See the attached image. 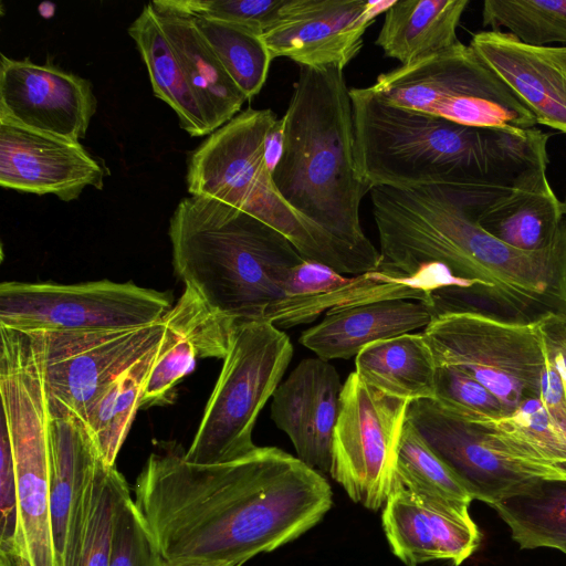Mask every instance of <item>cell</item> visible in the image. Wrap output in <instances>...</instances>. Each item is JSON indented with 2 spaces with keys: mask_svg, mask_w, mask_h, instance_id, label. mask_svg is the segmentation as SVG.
<instances>
[{
  "mask_svg": "<svg viewBox=\"0 0 566 566\" xmlns=\"http://www.w3.org/2000/svg\"><path fill=\"white\" fill-rule=\"evenodd\" d=\"M184 453L161 446L135 486V505L166 560L241 566L296 539L332 507L325 476L279 448L208 465Z\"/></svg>",
  "mask_w": 566,
  "mask_h": 566,
  "instance_id": "6da1fadb",
  "label": "cell"
},
{
  "mask_svg": "<svg viewBox=\"0 0 566 566\" xmlns=\"http://www.w3.org/2000/svg\"><path fill=\"white\" fill-rule=\"evenodd\" d=\"M510 185L373 187L377 270L410 275L426 264L443 265L455 286L433 295L437 315L469 312L521 324L566 315V219L556 240L539 251L512 248L476 222L479 209Z\"/></svg>",
  "mask_w": 566,
  "mask_h": 566,
  "instance_id": "7a4b0ae2",
  "label": "cell"
},
{
  "mask_svg": "<svg viewBox=\"0 0 566 566\" xmlns=\"http://www.w3.org/2000/svg\"><path fill=\"white\" fill-rule=\"evenodd\" d=\"M349 95L357 165L371 188L512 182L548 159V135L535 127L462 125L386 104L368 87L349 88Z\"/></svg>",
  "mask_w": 566,
  "mask_h": 566,
  "instance_id": "3957f363",
  "label": "cell"
},
{
  "mask_svg": "<svg viewBox=\"0 0 566 566\" xmlns=\"http://www.w3.org/2000/svg\"><path fill=\"white\" fill-rule=\"evenodd\" d=\"M281 118L283 146L272 171L276 188L301 216L378 268L380 253L360 223V203L371 187L357 165L343 69L300 66Z\"/></svg>",
  "mask_w": 566,
  "mask_h": 566,
  "instance_id": "277c9868",
  "label": "cell"
},
{
  "mask_svg": "<svg viewBox=\"0 0 566 566\" xmlns=\"http://www.w3.org/2000/svg\"><path fill=\"white\" fill-rule=\"evenodd\" d=\"M168 234L172 266L185 286L237 323L263 321L266 307L285 296L289 271L304 261L274 228L208 197L181 199Z\"/></svg>",
  "mask_w": 566,
  "mask_h": 566,
  "instance_id": "5b68a950",
  "label": "cell"
},
{
  "mask_svg": "<svg viewBox=\"0 0 566 566\" xmlns=\"http://www.w3.org/2000/svg\"><path fill=\"white\" fill-rule=\"evenodd\" d=\"M276 114L247 108L211 133L189 157L187 187L240 209L285 235L304 260L340 274L377 268L354 249L301 216L276 188L265 159V139Z\"/></svg>",
  "mask_w": 566,
  "mask_h": 566,
  "instance_id": "8992f818",
  "label": "cell"
},
{
  "mask_svg": "<svg viewBox=\"0 0 566 566\" xmlns=\"http://www.w3.org/2000/svg\"><path fill=\"white\" fill-rule=\"evenodd\" d=\"M1 423L14 455L22 566H55L50 521V415L39 343L1 335Z\"/></svg>",
  "mask_w": 566,
  "mask_h": 566,
  "instance_id": "52a82bcc",
  "label": "cell"
},
{
  "mask_svg": "<svg viewBox=\"0 0 566 566\" xmlns=\"http://www.w3.org/2000/svg\"><path fill=\"white\" fill-rule=\"evenodd\" d=\"M293 357L290 337L266 321L237 323L222 369L193 440L184 453L195 464H219L258 448V416L281 384Z\"/></svg>",
  "mask_w": 566,
  "mask_h": 566,
  "instance_id": "ba28073f",
  "label": "cell"
},
{
  "mask_svg": "<svg viewBox=\"0 0 566 566\" xmlns=\"http://www.w3.org/2000/svg\"><path fill=\"white\" fill-rule=\"evenodd\" d=\"M386 104L475 127L533 128V114L470 45L381 73L368 86Z\"/></svg>",
  "mask_w": 566,
  "mask_h": 566,
  "instance_id": "9c48e42d",
  "label": "cell"
},
{
  "mask_svg": "<svg viewBox=\"0 0 566 566\" xmlns=\"http://www.w3.org/2000/svg\"><path fill=\"white\" fill-rule=\"evenodd\" d=\"M437 367H457L494 395L509 415L539 398L547 364L537 323L500 321L476 313L437 315L422 332Z\"/></svg>",
  "mask_w": 566,
  "mask_h": 566,
  "instance_id": "30bf717a",
  "label": "cell"
},
{
  "mask_svg": "<svg viewBox=\"0 0 566 566\" xmlns=\"http://www.w3.org/2000/svg\"><path fill=\"white\" fill-rule=\"evenodd\" d=\"M171 306L167 292L130 281L0 284V326L28 333L139 327L159 322Z\"/></svg>",
  "mask_w": 566,
  "mask_h": 566,
  "instance_id": "8fae6325",
  "label": "cell"
},
{
  "mask_svg": "<svg viewBox=\"0 0 566 566\" xmlns=\"http://www.w3.org/2000/svg\"><path fill=\"white\" fill-rule=\"evenodd\" d=\"M409 403L366 385L355 371L343 384L329 475L369 510L384 506L391 492Z\"/></svg>",
  "mask_w": 566,
  "mask_h": 566,
  "instance_id": "7c38bea8",
  "label": "cell"
},
{
  "mask_svg": "<svg viewBox=\"0 0 566 566\" xmlns=\"http://www.w3.org/2000/svg\"><path fill=\"white\" fill-rule=\"evenodd\" d=\"M165 333L164 318L123 329L34 333L48 400L83 421L104 389L156 347Z\"/></svg>",
  "mask_w": 566,
  "mask_h": 566,
  "instance_id": "4fadbf2b",
  "label": "cell"
},
{
  "mask_svg": "<svg viewBox=\"0 0 566 566\" xmlns=\"http://www.w3.org/2000/svg\"><path fill=\"white\" fill-rule=\"evenodd\" d=\"M407 420L455 474L472 500L494 506L531 492L547 480L496 449L474 418L451 411L434 399L411 401Z\"/></svg>",
  "mask_w": 566,
  "mask_h": 566,
  "instance_id": "5bb4252c",
  "label": "cell"
},
{
  "mask_svg": "<svg viewBox=\"0 0 566 566\" xmlns=\"http://www.w3.org/2000/svg\"><path fill=\"white\" fill-rule=\"evenodd\" d=\"M392 2L284 0L262 38L273 60L344 69L359 53L366 30Z\"/></svg>",
  "mask_w": 566,
  "mask_h": 566,
  "instance_id": "9a60e30c",
  "label": "cell"
},
{
  "mask_svg": "<svg viewBox=\"0 0 566 566\" xmlns=\"http://www.w3.org/2000/svg\"><path fill=\"white\" fill-rule=\"evenodd\" d=\"M90 81L29 59H0V120L72 142L85 137L96 112Z\"/></svg>",
  "mask_w": 566,
  "mask_h": 566,
  "instance_id": "2e32d148",
  "label": "cell"
},
{
  "mask_svg": "<svg viewBox=\"0 0 566 566\" xmlns=\"http://www.w3.org/2000/svg\"><path fill=\"white\" fill-rule=\"evenodd\" d=\"M50 521L55 566H76L85 532L90 486L101 457L84 422L49 401Z\"/></svg>",
  "mask_w": 566,
  "mask_h": 566,
  "instance_id": "e0dca14e",
  "label": "cell"
},
{
  "mask_svg": "<svg viewBox=\"0 0 566 566\" xmlns=\"http://www.w3.org/2000/svg\"><path fill=\"white\" fill-rule=\"evenodd\" d=\"M104 167L82 146L0 120V186L72 201L91 186L102 189Z\"/></svg>",
  "mask_w": 566,
  "mask_h": 566,
  "instance_id": "ac0fdd59",
  "label": "cell"
},
{
  "mask_svg": "<svg viewBox=\"0 0 566 566\" xmlns=\"http://www.w3.org/2000/svg\"><path fill=\"white\" fill-rule=\"evenodd\" d=\"M469 506L465 502L392 491L381 514L391 552L407 566L440 559L460 566L481 543Z\"/></svg>",
  "mask_w": 566,
  "mask_h": 566,
  "instance_id": "d6986e66",
  "label": "cell"
},
{
  "mask_svg": "<svg viewBox=\"0 0 566 566\" xmlns=\"http://www.w3.org/2000/svg\"><path fill=\"white\" fill-rule=\"evenodd\" d=\"M342 389L336 368L316 356L301 360L272 396L271 419L297 458L322 474L331 473Z\"/></svg>",
  "mask_w": 566,
  "mask_h": 566,
  "instance_id": "ffe728a7",
  "label": "cell"
},
{
  "mask_svg": "<svg viewBox=\"0 0 566 566\" xmlns=\"http://www.w3.org/2000/svg\"><path fill=\"white\" fill-rule=\"evenodd\" d=\"M469 45L537 124L566 135V45L534 46L501 30L476 32Z\"/></svg>",
  "mask_w": 566,
  "mask_h": 566,
  "instance_id": "44dd1931",
  "label": "cell"
},
{
  "mask_svg": "<svg viewBox=\"0 0 566 566\" xmlns=\"http://www.w3.org/2000/svg\"><path fill=\"white\" fill-rule=\"evenodd\" d=\"M166 333L147 381L142 408L171 402L176 385L198 358L223 359L237 323L211 310L190 287L164 316Z\"/></svg>",
  "mask_w": 566,
  "mask_h": 566,
  "instance_id": "7402d4cb",
  "label": "cell"
},
{
  "mask_svg": "<svg viewBox=\"0 0 566 566\" xmlns=\"http://www.w3.org/2000/svg\"><path fill=\"white\" fill-rule=\"evenodd\" d=\"M548 159L518 172L509 188L489 199L478 211V224L507 245L539 251L558 237L564 214L547 179Z\"/></svg>",
  "mask_w": 566,
  "mask_h": 566,
  "instance_id": "603a6c76",
  "label": "cell"
},
{
  "mask_svg": "<svg viewBox=\"0 0 566 566\" xmlns=\"http://www.w3.org/2000/svg\"><path fill=\"white\" fill-rule=\"evenodd\" d=\"M453 284L451 273L437 263L426 264L410 275L375 270L355 275L347 284L328 293L285 296L266 307L263 321L277 328H289L310 323L325 311L397 298L418 300L433 306V294Z\"/></svg>",
  "mask_w": 566,
  "mask_h": 566,
  "instance_id": "cb8c5ba5",
  "label": "cell"
},
{
  "mask_svg": "<svg viewBox=\"0 0 566 566\" xmlns=\"http://www.w3.org/2000/svg\"><path fill=\"white\" fill-rule=\"evenodd\" d=\"M432 305L418 300H386L327 312L304 331L300 343L324 360L348 359L369 344L428 326Z\"/></svg>",
  "mask_w": 566,
  "mask_h": 566,
  "instance_id": "d4e9b609",
  "label": "cell"
},
{
  "mask_svg": "<svg viewBox=\"0 0 566 566\" xmlns=\"http://www.w3.org/2000/svg\"><path fill=\"white\" fill-rule=\"evenodd\" d=\"M150 3L211 134L238 115L248 98L190 15L167 7L163 0Z\"/></svg>",
  "mask_w": 566,
  "mask_h": 566,
  "instance_id": "484cf974",
  "label": "cell"
},
{
  "mask_svg": "<svg viewBox=\"0 0 566 566\" xmlns=\"http://www.w3.org/2000/svg\"><path fill=\"white\" fill-rule=\"evenodd\" d=\"M469 0H394L375 44L408 65L461 43L457 29Z\"/></svg>",
  "mask_w": 566,
  "mask_h": 566,
  "instance_id": "4316f807",
  "label": "cell"
},
{
  "mask_svg": "<svg viewBox=\"0 0 566 566\" xmlns=\"http://www.w3.org/2000/svg\"><path fill=\"white\" fill-rule=\"evenodd\" d=\"M355 373L366 385L415 401L434 399L437 364L422 333H407L364 347Z\"/></svg>",
  "mask_w": 566,
  "mask_h": 566,
  "instance_id": "83f0119b",
  "label": "cell"
},
{
  "mask_svg": "<svg viewBox=\"0 0 566 566\" xmlns=\"http://www.w3.org/2000/svg\"><path fill=\"white\" fill-rule=\"evenodd\" d=\"M147 67L156 97L163 99L178 116L190 136L210 135L195 95L148 2L128 28Z\"/></svg>",
  "mask_w": 566,
  "mask_h": 566,
  "instance_id": "f1b7e54d",
  "label": "cell"
},
{
  "mask_svg": "<svg viewBox=\"0 0 566 566\" xmlns=\"http://www.w3.org/2000/svg\"><path fill=\"white\" fill-rule=\"evenodd\" d=\"M161 342L163 339L113 380L85 415L83 422L86 430L101 459L107 465H115L135 415L142 408L145 388L157 360Z\"/></svg>",
  "mask_w": 566,
  "mask_h": 566,
  "instance_id": "f546056e",
  "label": "cell"
},
{
  "mask_svg": "<svg viewBox=\"0 0 566 566\" xmlns=\"http://www.w3.org/2000/svg\"><path fill=\"white\" fill-rule=\"evenodd\" d=\"M492 507L520 548L548 547L566 554V480H543L533 491Z\"/></svg>",
  "mask_w": 566,
  "mask_h": 566,
  "instance_id": "4dcf8cb0",
  "label": "cell"
},
{
  "mask_svg": "<svg viewBox=\"0 0 566 566\" xmlns=\"http://www.w3.org/2000/svg\"><path fill=\"white\" fill-rule=\"evenodd\" d=\"M191 18L248 101L258 95L273 61L262 34L230 22Z\"/></svg>",
  "mask_w": 566,
  "mask_h": 566,
  "instance_id": "1f68e13d",
  "label": "cell"
},
{
  "mask_svg": "<svg viewBox=\"0 0 566 566\" xmlns=\"http://www.w3.org/2000/svg\"><path fill=\"white\" fill-rule=\"evenodd\" d=\"M482 22L534 46L566 45V0H485Z\"/></svg>",
  "mask_w": 566,
  "mask_h": 566,
  "instance_id": "d6a6232c",
  "label": "cell"
},
{
  "mask_svg": "<svg viewBox=\"0 0 566 566\" xmlns=\"http://www.w3.org/2000/svg\"><path fill=\"white\" fill-rule=\"evenodd\" d=\"M397 490L457 502L473 501L455 474L408 420L399 444L391 492Z\"/></svg>",
  "mask_w": 566,
  "mask_h": 566,
  "instance_id": "836d02e7",
  "label": "cell"
},
{
  "mask_svg": "<svg viewBox=\"0 0 566 566\" xmlns=\"http://www.w3.org/2000/svg\"><path fill=\"white\" fill-rule=\"evenodd\" d=\"M129 495L116 465H107L101 459L90 486L85 532L76 566H108L116 514Z\"/></svg>",
  "mask_w": 566,
  "mask_h": 566,
  "instance_id": "e575fe53",
  "label": "cell"
},
{
  "mask_svg": "<svg viewBox=\"0 0 566 566\" xmlns=\"http://www.w3.org/2000/svg\"><path fill=\"white\" fill-rule=\"evenodd\" d=\"M434 400L461 415L489 418L509 416L505 407L489 389L457 367H438Z\"/></svg>",
  "mask_w": 566,
  "mask_h": 566,
  "instance_id": "d590c367",
  "label": "cell"
},
{
  "mask_svg": "<svg viewBox=\"0 0 566 566\" xmlns=\"http://www.w3.org/2000/svg\"><path fill=\"white\" fill-rule=\"evenodd\" d=\"M163 559L132 496L118 507L108 566H158Z\"/></svg>",
  "mask_w": 566,
  "mask_h": 566,
  "instance_id": "8d00e7d4",
  "label": "cell"
},
{
  "mask_svg": "<svg viewBox=\"0 0 566 566\" xmlns=\"http://www.w3.org/2000/svg\"><path fill=\"white\" fill-rule=\"evenodd\" d=\"M184 14L239 24L261 34L284 0H163Z\"/></svg>",
  "mask_w": 566,
  "mask_h": 566,
  "instance_id": "74e56055",
  "label": "cell"
},
{
  "mask_svg": "<svg viewBox=\"0 0 566 566\" xmlns=\"http://www.w3.org/2000/svg\"><path fill=\"white\" fill-rule=\"evenodd\" d=\"M349 280L328 265L304 260L289 271L283 291L287 297L317 295L335 291Z\"/></svg>",
  "mask_w": 566,
  "mask_h": 566,
  "instance_id": "f35d334b",
  "label": "cell"
},
{
  "mask_svg": "<svg viewBox=\"0 0 566 566\" xmlns=\"http://www.w3.org/2000/svg\"><path fill=\"white\" fill-rule=\"evenodd\" d=\"M547 361L558 373L566 391V315L551 314L537 322Z\"/></svg>",
  "mask_w": 566,
  "mask_h": 566,
  "instance_id": "ab89813d",
  "label": "cell"
},
{
  "mask_svg": "<svg viewBox=\"0 0 566 566\" xmlns=\"http://www.w3.org/2000/svg\"><path fill=\"white\" fill-rule=\"evenodd\" d=\"M539 399L551 418L566 431V391L564 384L547 361L541 382Z\"/></svg>",
  "mask_w": 566,
  "mask_h": 566,
  "instance_id": "60d3db41",
  "label": "cell"
},
{
  "mask_svg": "<svg viewBox=\"0 0 566 566\" xmlns=\"http://www.w3.org/2000/svg\"><path fill=\"white\" fill-rule=\"evenodd\" d=\"M283 146V123L279 118L271 127L265 139V159L271 171L277 164Z\"/></svg>",
  "mask_w": 566,
  "mask_h": 566,
  "instance_id": "b9f144b4",
  "label": "cell"
},
{
  "mask_svg": "<svg viewBox=\"0 0 566 566\" xmlns=\"http://www.w3.org/2000/svg\"><path fill=\"white\" fill-rule=\"evenodd\" d=\"M158 566H226L217 564H189V563H174L166 559H161Z\"/></svg>",
  "mask_w": 566,
  "mask_h": 566,
  "instance_id": "7bdbcfd3",
  "label": "cell"
},
{
  "mask_svg": "<svg viewBox=\"0 0 566 566\" xmlns=\"http://www.w3.org/2000/svg\"><path fill=\"white\" fill-rule=\"evenodd\" d=\"M562 210H563L564 217H566V195H565L564 201H562Z\"/></svg>",
  "mask_w": 566,
  "mask_h": 566,
  "instance_id": "ee69618b",
  "label": "cell"
}]
</instances>
